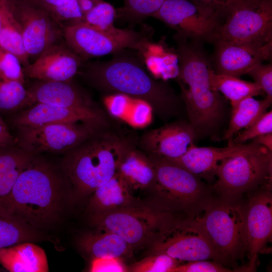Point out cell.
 Here are the masks:
<instances>
[{"instance_id": "10", "label": "cell", "mask_w": 272, "mask_h": 272, "mask_svg": "<svg viewBox=\"0 0 272 272\" xmlns=\"http://www.w3.org/2000/svg\"><path fill=\"white\" fill-rule=\"evenodd\" d=\"M272 41V0H236L225 8L212 43Z\"/></svg>"}, {"instance_id": "48", "label": "cell", "mask_w": 272, "mask_h": 272, "mask_svg": "<svg viewBox=\"0 0 272 272\" xmlns=\"http://www.w3.org/2000/svg\"><path fill=\"white\" fill-rule=\"evenodd\" d=\"M0 123L1 124H6L4 120L3 119L2 116V114L0 112ZM7 125V124H6Z\"/></svg>"}, {"instance_id": "37", "label": "cell", "mask_w": 272, "mask_h": 272, "mask_svg": "<svg viewBox=\"0 0 272 272\" xmlns=\"http://www.w3.org/2000/svg\"><path fill=\"white\" fill-rule=\"evenodd\" d=\"M247 271L245 267L230 268L212 260H200L183 262L175 267L172 272H232Z\"/></svg>"}, {"instance_id": "26", "label": "cell", "mask_w": 272, "mask_h": 272, "mask_svg": "<svg viewBox=\"0 0 272 272\" xmlns=\"http://www.w3.org/2000/svg\"><path fill=\"white\" fill-rule=\"evenodd\" d=\"M81 236L79 245L92 258L131 257L134 250L117 234L104 229H95Z\"/></svg>"}, {"instance_id": "14", "label": "cell", "mask_w": 272, "mask_h": 272, "mask_svg": "<svg viewBox=\"0 0 272 272\" xmlns=\"http://www.w3.org/2000/svg\"><path fill=\"white\" fill-rule=\"evenodd\" d=\"M11 2L26 52L29 59L35 61L50 46L61 40L63 26L44 9L24 0Z\"/></svg>"}, {"instance_id": "12", "label": "cell", "mask_w": 272, "mask_h": 272, "mask_svg": "<svg viewBox=\"0 0 272 272\" xmlns=\"http://www.w3.org/2000/svg\"><path fill=\"white\" fill-rule=\"evenodd\" d=\"M222 11L189 0H165L151 17L175 30L176 34L202 44L212 43Z\"/></svg>"}, {"instance_id": "49", "label": "cell", "mask_w": 272, "mask_h": 272, "mask_svg": "<svg viewBox=\"0 0 272 272\" xmlns=\"http://www.w3.org/2000/svg\"><path fill=\"white\" fill-rule=\"evenodd\" d=\"M3 271V270H2L1 269H0V271Z\"/></svg>"}, {"instance_id": "27", "label": "cell", "mask_w": 272, "mask_h": 272, "mask_svg": "<svg viewBox=\"0 0 272 272\" xmlns=\"http://www.w3.org/2000/svg\"><path fill=\"white\" fill-rule=\"evenodd\" d=\"M34 155L15 145L0 147V202L9 196L20 174Z\"/></svg>"}, {"instance_id": "42", "label": "cell", "mask_w": 272, "mask_h": 272, "mask_svg": "<svg viewBox=\"0 0 272 272\" xmlns=\"http://www.w3.org/2000/svg\"><path fill=\"white\" fill-rule=\"evenodd\" d=\"M15 145V139L6 124L0 123V147Z\"/></svg>"}, {"instance_id": "6", "label": "cell", "mask_w": 272, "mask_h": 272, "mask_svg": "<svg viewBox=\"0 0 272 272\" xmlns=\"http://www.w3.org/2000/svg\"><path fill=\"white\" fill-rule=\"evenodd\" d=\"M272 152L253 141L221 161L214 189L219 197L240 198L244 193L271 185Z\"/></svg>"}, {"instance_id": "15", "label": "cell", "mask_w": 272, "mask_h": 272, "mask_svg": "<svg viewBox=\"0 0 272 272\" xmlns=\"http://www.w3.org/2000/svg\"><path fill=\"white\" fill-rule=\"evenodd\" d=\"M245 205V224L247 254L246 267L253 271L258 253L265 247L272 235V194L271 185L251 192Z\"/></svg>"}, {"instance_id": "38", "label": "cell", "mask_w": 272, "mask_h": 272, "mask_svg": "<svg viewBox=\"0 0 272 272\" xmlns=\"http://www.w3.org/2000/svg\"><path fill=\"white\" fill-rule=\"evenodd\" d=\"M272 132V111L264 113L254 123L240 132L232 143L243 144L264 134Z\"/></svg>"}, {"instance_id": "29", "label": "cell", "mask_w": 272, "mask_h": 272, "mask_svg": "<svg viewBox=\"0 0 272 272\" xmlns=\"http://www.w3.org/2000/svg\"><path fill=\"white\" fill-rule=\"evenodd\" d=\"M2 28L0 47L16 55L23 67L29 65V59L24 48L22 32L14 14L11 0H1Z\"/></svg>"}, {"instance_id": "28", "label": "cell", "mask_w": 272, "mask_h": 272, "mask_svg": "<svg viewBox=\"0 0 272 272\" xmlns=\"http://www.w3.org/2000/svg\"><path fill=\"white\" fill-rule=\"evenodd\" d=\"M47 237L11 212L0 206V249Z\"/></svg>"}, {"instance_id": "20", "label": "cell", "mask_w": 272, "mask_h": 272, "mask_svg": "<svg viewBox=\"0 0 272 272\" xmlns=\"http://www.w3.org/2000/svg\"><path fill=\"white\" fill-rule=\"evenodd\" d=\"M27 105L44 103L73 109L100 108L91 96L72 80L39 81L27 89Z\"/></svg>"}, {"instance_id": "16", "label": "cell", "mask_w": 272, "mask_h": 272, "mask_svg": "<svg viewBox=\"0 0 272 272\" xmlns=\"http://www.w3.org/2000/svg\"><path fill=\"white\" fill-rule=\"evenodd\" d=\"M112 118L102 108L73 109L44 103H35L16 113L9 120L14 127L35 126L50 123H105Z\"/></svg>"}, {"instance_id": "33", "label": "cell", "mask_w": 272, "mask_h": 272, "mask_svg": "<svg viewBox=\"0 0 272 272\" xmlns=\"http://www.w3.org/2000/svg\"><path fill=\"white\" fill-rule=\"evenodd\" d=\"M28 92L24 84L0 76V112H10L27 105Z\"/></svg>"}, {"instance_id": "32", "label": "cell", "mask_w": 272, "mask_h": 272, "mask_svg": "<svg viewBox=\"0 0 272 272\" xmlns=\"http://www.w3.org/2000/svg\"><path fill=\"white\" fill-rule=\"evenodd\" d=\"M165 0H123L122 7L116 9V19L127 23L130 28L141 24L157 12Z\"/></svg>"}, {"instance_id": "40", "label": "cell", "mask_w": 272, "mask_h": 272, "mask_svg": "<svg viewBox=\"0 0 272 272\" xmlns=\"http://www.w3.org/2000/svg\"><path fill=\"white\" fill-rule=\"evenodd\" d=\"M266 94L272 98V64L259 63L254 66L247 73Z\"/></svg>"}, {"instance_id": "30", "label": "cell", "mask_w": 272, "mask_h": 272, "mask_svg": "<svg viewBox=\"0 0 272 272\" xmlns=\"http://www.w3.org/2000/svg\"><path fill=\"white\" fill-rule=\"evenodd\" d=\"M272 98L266 96L258 100L249 97L239 102L232 108V116L229 127L223 139L232 143L234 134L243 128H246L254 123L269 107Z\"/></svg>"}, {"instance_id": "36", "label": "cell", "mask_w": 272, "mask_h": 272, "mask_svg": "<svg viewBox=\"0 0 272 272\" xmlns=\"http://www.w3.org/2000/svg\"><path fill=\"white\" fill-rule=\"evenodd\" d=\"M0 76L8 80L25 82L23 67L19 58L0 47Z\"/></svg>"}, {"instance_id": "19", "label": "cell", "mask_w": 272, "mask_h": 272, "mask_svg": "<svg viewBox=\"0 0 272 272\" xmlns=\"http://www.w3.org/2000/svg\"><path fill=\"white\" fill-rule=\"evenodd\" d=\"M215 45V72L217 74L238 77L271 58L272 41L263 44L221 43Z\"/></svg>"}, {"instance_id": "17", "label": "cell", "mask_w": 272, "mask_h": 272, "mask_svg": "<svg viewBox=\"0 0 272 272\" xmlns=\"http://www.w3.org/2000/svg\"><path fill=\"white\" fill-rule=\"evenodd\" d=\"M197 134L189 122L175 121L145 132L139 136L137 146L148 154L176 159L194 144Z\"/></svg>"}, {"instance_id": "13", "label": "cell", "mask_w": 272, "mask_h": 272, "mask_svg": "<svg viewBox=\"0 0 272 272\" xmlns=\"http://www.w3.org/2000/svg\"><path fill=\"white\" fill-rule=\"evenodd\" d=\"M105 123H50L17 127L15 146L33 155L63 153L77 146Z\"/></svg>"}, {"instance_id": "3", "label": "cell", "mask_w": 272, "mask_h": 272, "mask_svg": "<svg viewBox=\"0 0 272 272\" xmlns=\"http://www.w3.org/2000/svg\"><path fill=\"white\" fill-rule=\"evenodd\" d=\"M63 187L62 171L59 173L39 155H35L0 206L38 229L58 217Z\"/></svg>"}, {"instance_id": "34", "label": "cell", "mask_w": 272, "mask_h": 272, "mask_svg": "<svg viewBox=\"0 0 272 272\" xmlns=\"http://www.w3.org/2000/svg\"><path fill=\"white\" fill-rule=\"evenodd\" d=\"M116 9L110 3L100 1L82 19L69 21L68 23H80L102 31H110L115 27Z\"/></svg>"}, {"instance_id": "5", "label": "cell", "mask_w": 272, "mask_h": 272, "mask_svg": "<svg viewBox=\"0 0 272 272\" xmlns=\"http://www.w3.org/2000/svg\"><path fill=\"white\" fill-rule=\"evenodd\" d=\"M201 212L199 221L220 262L234 264L247 253L245 234V205L240 198H210Z\"/></svg>"}, {"instance_id": "46", "label": "cell", "mask_w": 272, "mask_h": 272, "mask_svg": "<svg viewBox=\"0 0 272 272\" xmlns=\"http://www.w3.org/2000/svg\"><path fill=\"white\" fill-rule=\"evenodd\" d=\"M102 0H78L83 16L93 9Z\"/></svg>"}, {"instance_id": "1", "label": "cell", "mask_w": 272, "mask_h": 272, "mask_svg": "<svg viewBox=\"0 0 272 272\" xmlns=\"http://www.w3.org/2000/svg\"><path fill=\"white\" fill-rule=\"evenodd\" d=\"M124 124L113 118L64 154L62 171L70 201L89 197L116 174L123 156L137 146L139 136Z\"/></svg>"}, {"instance_id": "4", "label": "cell", "mask_w": 272, "mask_h": 272, "mask_svg": "<svg viewBox=\"0 0 272 272\" xmlns=\"http://www.w3.org/2000/svg\"><path fill=\"white\" fill-rule=\"evenodd\" d=\"M175 51L178 59L179 84L189 123L196 133L213 129L220 121L223 102L219 92L211 84V63L200 44L177 34Z\"/></svg>"}, {"instance_id": "2", "label": "cell", "mask_w": 272, "mask_h": 272, "mask_svg": "<svg viewBox=\"0 0 272 272\" xmlns=\"http://www.w3.org/2000/svg\"><path fill=\"white\" fill-rule=\"evenodd\" d=\"M126 49L109 60L83 63L77 75L103 96L120 94L146 101L162 119L177 115L183 101L170 85L147 71L144 55Z\"/></svg>"}, {"instance_id": "31", "label": "cell", "mask_w": 272, "mask_h": 272, "mask_svg": "<svg viewBox=\"0 0 272 272\" xmlns=\"http://www.w3.org/2000/svg\"><path fill=\"white\" fill-rule=\"evenodd\" d=\"M210 79L212 87L230 101L232 108L246 98L264 93L255 82L244 81L233 76L217 74L213 70L210 73Z\"/></svg>"}, {"instance_id": "45", "label": "cell", "mask_w": 272, "mask_h": 272, "mask_svg": "<svg viewBox=\"0 0 272 272\" xmlns=\"http://www.w3.org/2000/svg\"><path fill=\"white\" fill-rule=\"evenodd\" d=\"M252 141L263 146L272 152V132L258 136L253 139Z\"/></svg>"}, {"instance_id": "11", "label": "cell", "mask_w": 272, "mask_h": 272, "mask_svg": "<svg viewBox=\"0 0 272 272\" xmlns=\"http://www.w3.org/2000/svg\"><path fill=\"white\" fill-rule=\"evenodd\" d=\"M171 213L155 200L138 199L124 207L90 218L95 229L112 231L134 249L148 246L165 218Z\"/></svg>"}, {"instance_id": "9", "label": "cell", "mask_w": 272, "mask_h": 272, "mask_svg": "<svg viewBox=\"0 0 272 272\" xmlns=\"http://www.w3.org/2000/svg\"><path fill=\"white\" fill-rule=\"evenodd\" d=\"M148 246L150 254H165L181 263L200 260L220 262L203 227L192 216L170 214Z\"/></svg>"}, {"instance_id": "41", "label": "cell", "mask_w": 272, "mask_h": 272, "mask_svg": "<svg viewBox=\"0 0 272 272\" xmlns=\"http://www.w3.org/2000/svg\"><path fill=\"white\" fill-rule=\"evenodd\" d=\"M89 271L92 272H125L127 267L122 259L115 257L93 258Z\"/></svg>"}, {"instance_id": "21", "label": "cell", "mask_w": 272, "mask_h": 272, "mask_svg": "<svg viewBox=\"0 0 272 272\" xmlns=\"http://www.w3.org/2000/svg\"><path fill=\"white\" fill-rule=\"evenodd\" d=\"M246 144H229L224 148L196 147L192 145L182 156L168 160L199 177L215 175L217 167L223 159L241 150Z\"/></svg>"}, {"instance_id": "25", "label": "cell", "mask_w": 272, "mask_h": 272, "mask_svg": "<svg viewBox=\"0 0 272 272\" xmlns=\"http://www.w3.org/2000/svg\"><path fill=\"white\" fill-rule=\"evenodd\" d=\"M129 188L152 191L156 181L155 171L148 154L136 146L123 156L117 169Z\"/></svg>"}, {"instance_id": "8", "label": "cell", "mask_w": 272, "mask_h": 272, "mask_svg": "<svg viewBox=\"0 0 272 272\" xmlns=\"http://www.w3.org/2000/svg\"><path fill=\"white\" fill-rule=\"evenodd\" d=\"M153 32L151 27L145 25L139 30L115 27L102 31L83 23H68L63 26V38L68 47L85 62L126 49L144 54L152 43Z\"/></svg>"}, {"instance_id": "43", "label": "cell", "mask_w": 272, "mask_h": 272, "mask_svg": "<svg viewBox=\"0 0 272 272\" xmlns=\"http://www.w3.org/2000/svg\"><path fill=\"white\" fill-rule=\"evenodd\" d=\"M196 4L212 7L221 11L236 0H189Z\"/></svg>"}, {"instance_id": "18", "label": "cell", "mask_w": 272, "mask_h": 272, "mask_svg": "<svg viewBox=\"0 0 272 272\" xmlns=\"http://www.w3.org/2000/svg\"><path fill=\"white\" fill-rule=\"evenodd\" d=\"M84 61L64 41L50 46L33 63L23 67L25 77L44 81H67L77 75Z\"/></svg>"}, {"instance_id": "24", "label": "cell", "mask_w": 272, "mask_h": 272, "mask_svg": "<svg viewBox=\"0 0 272 272\" xmlns=\"http://www.w3.org/2000/svg\"><path fill=\"white\" fill-rule=\"evenodd\" d=\"M0 264L10 272H46L49 270L44 250L31 242L1 248Z\"/></svg>"}, {"instance_id": "39", "label": "cell", "mask_w": 272, "mask_h": 272, "mask_svg": "<svg viewBox=\"0 0 272 272\" xmlns=\"http://www.w3.org/2000/svg\"><path fill=\"white\" fill-rule=\"evenodd\" d=\"M44 10L47 11L54 20L60 23L63 21L81 19L84 17L78 0H68Z\"/></svg>"}, {"instance_id": "35", "label": "cell", "mask_w": 272, "mask_h": 272, "mask_svg": "<svg viewBox=\"0 0 272 272\" xmlns=\"http://www.w3.org/2000/svg\"><path fill=\"white\" fill-rule=\"evenodd\" d=\"M181 263L165 254H150L127 267L132 272H172Z\"/></svg>"}, {"instance_id": "47", "label": "cell", "mask_w": 272, "mask_h": 272, "mask_svg": "<svg viewBox=\"0 0 272 272\" xmlns=\"http://www.w3.org/2000/svg\"><path fill=\"white\" fill-rule=\"evenodd\" d=\"M2 28V18H1V0H0V32Z\"/></svg>"}, {"instance_id": "23", "label": "cell", "mask_w": 272, "mask_h": 272, "mask_svg": "<svg viewBox=\"0 0 272 272\" xmlns=\"http://www.w3.org/2000/svg\"><path fill=\"white\" fill-rule=\"evenodd\" d=\"M104 109L108 114L132 128H143L153 120V110L145 101L120 94L104 95Z\"/></svg>"}, {"instance_id": "7", "label": "cell", "mask_w": 272, "mask_h": 272, "mask_svg": "<svg viewBox=\"0 0 272 272\" xmlns=\"http://www.w3.org/2000/svg\"><path fill=\"white\" fill-rule=\"evenodd\" d=\"M154 166L156 181L152 190L155 200L166 210L194 216L211 197L200 178L155 154L147 153Z\"/></svg>"}, {"instance_id": "44", "label": "cell", "mask_w": 272, "mask_h": 272, "mask_svg": "<svg viewBox=\"0 0 272 272\" xmlns=\"http://www.w3.org/2000/svg\"><path fill=\"white\" fill-rule=\"evenodd\" d=\"M37 7L45 9L58 5L68 0H24Z\"/></svg>"}, {"instance_id": "22", "label": "cell", "mask_w": 272, "mask_h": 272, "mask_svg": "<svg viewBox=\"0 0 272 272\" xmlns=\"http://www.w3.org/2000/svg\"><path fill=\"white\" fill-rule=\"evenodd\" d=\"M117 172L98 187L88 199L86 211L92 218L127 206L137 200Z\"/></svg>"}]
</instances>
